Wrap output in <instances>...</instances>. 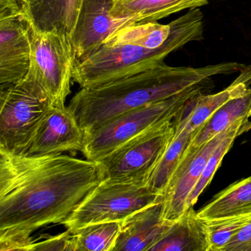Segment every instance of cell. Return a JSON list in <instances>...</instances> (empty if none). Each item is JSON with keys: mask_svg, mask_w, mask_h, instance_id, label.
<instances>
[{"mask_svg": "<svg viewBox=\"0 0 251 251\" xmlns=\"http://www.w3.org/2000/svg\"><path fill=\"white\" fill-rule=\"evenodd\" d=\"M105 178L100 161L0 150V251H33L32 233L63 224Z\"/></svg>", "mask_w": 251, "mask_h": 251, "instance_id": "cell-1", "label": "cell"}, {"mask_svg": "<svg viewBox=\"0 0 251 251\" xmlns=\"http://www.w3.org/2000/svg\"><path fill=\"white\" fill-rule=\"evenodd\" d=\"M244 67L236 62L198 68L170 67L164 62L114 81L81 88L67 107L85 133L123 113L176 96L214 76L231 74Z\"/></svg>", "mask_w": 251, "mask_h": 251, "instance_id": "cell-2", "label": "cell"}, {"mask_svg": "<svg viewBox=\"0 0 251 251\" xmlns=\"http://www.w3.org/2000/svg\"><path fill=\"white\" fill-rule=\"evenodd\" d=\"M170 25L168 41L158 49L103 44L85 58L76 60L73 80L87 88L128 77L162 64L171 52L203 39V15L199 8L189 9Z\"/></svg>", "mask_w": 251, "mask_h": 251, "instance_id": "cell-3", "label": "cell"}, {"mask_svg": "<svg viewBox=\"0 0 251 251\" xmlns=\"http://www.w3.org/2000/svg\"><path fill=\"white\" fill-rule=\"evenodd\" d=\"M211 84L209 80L176 96L113 117L84 133L81 152L87 159L100 161L152 126L173 120L192 98L211 90Z\"/></svg>", "mask_w": 251, "mask_h": 251, "instance_id": "cell-4", "label": "cell"}, {"mask_svg": "<svg viewBox=\"0 0 251 251\" xmlns=\"http://www.w3.org/2000/svg\"><path fill=\"white\" fill-rule=\"evenodd\" d=\"M52 106L43 88L29 76L0 86V150L25 153Z\"/></svg>", "mask_w": 251, "mask_h": 251, "instance_id": "cell-5", "label": "cell"}, {"mask_svg": "<svg viewBox=\"0 0 251 251\" xmlns=\"http://www.w3.org/2000/svg\"><path fill=\"white\" fill-rule=\"evenodd\" d=\"M163 201L164 195L146 183L105 178L62 225L74 231L96 223H123L137 211Z\"/></svg>", "mask_w": 251, "mask_h": 251, "instance_id": "cell-6", "label": "cell"}, {"mask_svg": "<svg viewBox=\"0 0 251 251\" xmlns=\"http://www.w3.org/2000/svg\"><path fill=\"white\" fill-rule=\"evenodd\" d=\"M75 62L70 36L55 30L38 32L31 29V53L26 75L43 88L52 106L66 107Z\"/></svg>", "mask_w": 251, "mask_h": 251, "instance_id": "cell-7", "label": "cell"}, {"mask_svg": "<svg viewBox=\"0 0 251 251\" xmlns=\"http://www.w3.org/2000/svg\"><path fill=\"white\" fill-rule=\"evenodd\" d=\"M175 133L174 119L152 126L99 161L105 178L146 183Z\"/></svg>", "mask_w": 251, "mask_h": 251, "instance_id": "cell-8", "label": "cell"}, {"mask_svg": "<svg viewBox=\"0 0 251 251\" xmlns=\"http://www.w3.org/2000/svg\"><path fill=\"white\" fill-rule=\"evenodd\" d=\"M31 25L17 0H0V86L15 84L28 71Z\"/></svg>", "mask_w": 251, "mask_h": 251, "instance_id": "cell-9", "label": "cell"}, {"mask_svg": "<svg viewBox=\"0 0 251 251\" xmlns=\"http://www.w3.org/2000/svg\"><path fill=\"white\" fill-rule=\"evenodd\" d=\"M239 120L204 145L186 148L163 193V220L176 221L186 211L189 195L201 178L211 154Z\"/></svg>", "mask_w": 251, "mask_h": 251, "instance_id": "cell-10", "label": "cell"}, {"mask_svg": "<svg viewBox=\"0 0 251 251\" xmlns=\"http://www.w3.org/2000/svg\"><path fill=\"white\" fill-rule=\"evenodd\" d=\"M115 0H83L71 42L76 60L97 50L117 30L134 24L130 20L113 17Z\"/></svg>", "mask_w": 251, "mask_h": 251, "instance_id": "cell-11", "label": "cell"}, {"mask_svg": "<svg viewBox=\"0 0 251 251\" xmlns=\"http://www.w3.org/2000/svg\"><path fill=\"white\" fill-rule=\"evenodd\" d=\"M83 142L84 133L68 107L52 106L39 125L27 151L23 154L46 155L81 151Z\"/></svg>", "mask_w": 251, "mask_h": 251, "instance_id": "cell-12", "label": "cell"}, {"mask_svg": "<svg viewBox=\"0 0 251 251\" xmlns=\"http://www.w3.org/2000/svg\"><path fill=\"white\" fill-rule=\"evenodd\" d=\"M251 84V66H248L244 67L237 78L221 92L194 97L175 117V131L195 133L224 104L246 93Z\"/></svg>", "mask_w": 251, "mask_h": 251, "instance_id": "cell-13", "label": "cell"}, {"mask_svg": "<svg viewBox=\"0 0 251 251\" xmlns=\"http://www.w3.org/2000/svg\"><path fill=\"white\" fill-rule=\"evenodd\" d=\"M163 201L137 211L122 223L114 251H151L175 222L163 220Z\"/></svg>", "mask_w": 251, "mask_h": 251, "instance_id": "cell-14", "label": "cell"}, {"mask_svg": "<svg viewBox=\"0 0 251 251\" xmlns=\"http://www.w3.org/2000/svg\"><path fill=\"white\" fill-rule=\"evenodd\" d=\"M83 0H20L31 29L38 32L58 31L71 38Z\"/></svg>", "mask_w": 251, "mask_h": 251, "instance_id": "cell-15", "label": "cell"}, {"mask_svg": "<svg viewBox=\"0 0 251 251\" xmlns=\"http://www.w3.org/2000/svg\"><path fill=\"white\" fill-rule=\"evenodd\" d=\"M151 251H210L205 222L193 207L189 208Z\"/></svg>", "mask_w": 251, "mask_h": 251, "instance_id": "cell-16", "label": "cell"}, {"mask_svg": "<svg viewBox=\"0 0 251 251\" xmlns=\"http://www.w3.org/2000/svg\"><path fill=\"white\" fill-rule=\"evenodd\" d=\"M208 2L209 0H115L111 14L135 23H152Z\"/></svg>", "mask_w": 251, "mask_h": 251, "instance_id": "cell-17", "label": "cell"}, {"mask_svg": "<svg viewBox=\"0 0 251 251\" xmlns=\"http://www.w3.org/2000/svg\"><path fill=\"white\" fill-rule=\"evenodd\" d=\"M251 212V176L235 182L215 195L197 211L203 220L224 218Z\"/></svg>", "mask_w": 251, "mask_h": 251, "instance_id": "cell-18", "label": "cell"}, {"mask_svg": "<svg viewBox=\"0 0 251 251\" xmlns=\"http://www.w3.org/2000/svg\"><path fill=\"white\" fill-rule=\"evenodd\" d=\"M251 110V88L242 96L233 98L219 108L198 129L189 147L197 148L208 142L235 122L250 117Z\"/></svg>", "mask_w": 251, "mask_h": 251, "instance_id": "cell-19", "label": "cell"}, {"mask_svg": "<svg viewBox=\"0 0 251 251\" xmlns=\"http://www.w3.org/2000/svg\"><path fill=\"white\" fill-rule=\"evenodd\" d=\"M171 25L157 22L134 23L113 33L105 43L108 45H130L147 49L162 48L170 37Z\"/></svg>", "mask_w": 251, "mask_h": 251, "instance_id": "cell-20", "label": "cell"}, {"mask_svg": "<svg viewBox=\"0 0 251 251\" xmlns=\"http://www.w3.org/2000/svg\"><path fill=\"white\" fill-rule=\"evenodd\" d=\"M122 223L89 225L72 232L73 251H114Z\"/></svg>", "mask_w": 251, "mask_h": 251, "instance_id": "cell-21", "label": "cell"}, {"mask_svg": "<svg viewBox=\"0 0 251 251\" xmlns=\"http://www.w3.org/2000/svg\"><path fill=\"white\" fill-rule=\"evenodd\" d=\"M195 133L176 132L159 162L148 182V186L154 192L164 193L169 179L183 156L186 148L190 145Z\"/></svg>", "mask_w": 251, "mask_h": 251, "instance_id": "cell-22", "label": "cell"}, {"mask_svg": "<svg viewBox=\"0 0 251 251\" xmlns=\"http://www.w3.org/2000/svg\"><path fill=\"white\" fill-rule=\"evenodd\" d=\"M251 129V121H250L249 117H244V118L241 119L237 122L236 126L233 127L229 134L222 141L221 143L216 148L215 151L213 152L208 159L201 178L199 179L196 186H195L193 190L189 195L187 202H186V210L192 208L198 202L200 195L212 180L213 177H214L217 169L221 164L225 155L233 146L235 139L242 133L249 131Z\"/></svg>", "mask_w": 251, "mask_h": 251, "instance_id": "cell-23", "label": "cell"}, {"mask_svg": "<svg viewBox=\"0 0 251 251\" xmlns=\"http://www.w3.org/2000/svg\"><path fill=\"white\" fill-rule=\"evenodd\" d=\"M204 221L208 230L210 251H224L236 234L251 223V212Z\"/></svg>", "mask_w": 251, "mask_h": 251, "instance_id": "cell-24", "label": "cell"}, {"mask_svg": "<svg viewBox=\"0 0 251 251\" xmlns=\"http://www.w3.org/2000/svg\"><path fill=\"white\" fill-rule=\"evenodd\" d=\"M33 251H73L72 232L67 231L55 236H45L42 240L34 241Z\"/></svg>", "mask_w": 251, "mask_h": 251, "instance_id": "cell-25", "label": "cell"}, {"mask_svg": "<svg viewBox=\"0 0 251 251\" xmlns=\"http://www.w3.org/2000/svg\"><path fill=\"white\" fill-rule=\"evenodd\" d=\"M224 251H251V222L230 241Z\"/></svg>", "mask_w": 251, "mask_h": 251, "instance_id": "cell-26", "label": "cell"}, {"mask_svg": "<svg viewBox=\"0 0 251 251\" xmlns=\"http://www.w3.org/2000/svg\"><path fill=\"white\" fill-rule=\"evenodd\" d=\"M249 116H250V117H251V111H250Z\"/></svg>", "mask_w": 251, "mask_h": 251, "instance_id": "cell-27", "label": "cell"}]
</instances>
